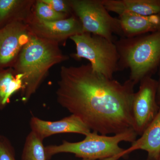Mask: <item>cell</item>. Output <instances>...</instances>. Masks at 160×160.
Returning <instances> with one entry per match:
<instances>
[{
	"label": "cell",
	"instance_id": "cell-18",
	"mask_svg": "<svg viewBox=\"0 0 160 160\" xmlns=\"http://www.w3.org/2000/svg\"><path fill=\"white\" fill-rule=\"evenodd\" d=\"M0 160H16L11 143L6 138L0 135Z\"/></svg>",
	"mask_w": 160,
	"mask_h": 160
},
{
	"label": "cell",
	"instance_id": "cell-3",
	"mask_svg": "<svg viewBox=\"0 0 160 160\" xmlns=\"http://www.w3.org/2000/svg\"><path fill=\"white\" fill-rule=\"evenodd\" d=\"M119 55L118 71L129 69V79L136 85L151 77L160 64V30L114 41Z\"/></svg>",
	"mask_w": 160,
	"mask_h": 160
},
{
	"label": "cell",
	"instance_id": "cell-8",
	"mask_svg": "<svg viewBox=\"0 0 160 160\" xmlns=\"http://www.w3.org/2000/svg\"><path fill=\"white\" fill-rule=\"evenodd\" d=\"M28 18L12 20L0 29V68H4L17 59L32 32Z\"/></svg>",
	"mask_w": 160,
	"mask_h": 160
},
{
	"label": "cell",
	"instance_id": "cell-16",
	"mask_svg": "<svg viewBox=\"0 0 160 160\" xmlns=\"http://www.w3.org/2000/svg\"><path fill=\"white\" fill-rule=\"evenodd\" d=\"M43 141L31 131L25 141L22 160H47Z\"/></svg>",
	"mask_w": 160,
	"mask_h": 160
},
{
	"label": "cell",
	"instance_id": "cell-9",
	"mask_svg": "<svg viewBox=\"0 0 160 160\" xmlns=\"http://www.w3.org/2000/svg\"><path fill=\"white\" fill-rule=\"evenodd\" d=\"M27 22L33 34L58 43L84 32L81 22L73 14L64 19L46 22L37 18L31 12Z\"/></svg>",
	"mask_w": 160,
	"mask_h": 160
},
{
	"label": "cell",
	"instance_id": "cell-7",
	"mask_svg": "<svg viewBox=\"0 0 160 160\" xmlns=\"http://www.w3.org/2000/svg\"><path fill=\"white\" fill-rule=\"evenodd\" d=\"M158 81L147 77L140 82L138 90L134 92L132 106L133 127L141 136L152 122L159 110L157 101Z\"/></svg>",
	"mask_w": 160,
	"mask_h": 160
},
{
	"label": "cell",
	"instance_id": "cell-10",
	"mask_svg": "<svg viewBox=\"0 0 160 160\" xmlns=\"http://www.w3.org/2000/svg\"><path fill=\"white\" fill-rule=\"evenodd\" d=\"M30 126L31 131L43 141L52 135L60 133H78L86 136L91 132L89 127L73 114L53 122L32 116L30 120Z\"/></svg>",
	"mask_w": 160,
	"mask_h": 160
},
{
	"label": "cell",
	"instance_id": "cell-1",
	"mask_svg": "<svg viewBox=\"0 0 160 160\" xmlns=\"http://www.w3.org/2000/svg\"><path fill=\"white\" fill-rule=\"evenodd\" d=\"M56 91L60 106L90 130L107 135L133 129L132 106L135 85L121 83L96 72L90 64L61 67Z\"/></svg>",
	"mask_w": 160,
	"mask_h": 160
},
{
	"label": "cell",
	"instance_id": "cell-15",
	"mask_svg": "<svg viewBox=\"0 0 160 160\" xmlns=\"http://www.w3.org/2000/svg\"><path fill=\"white\" fill-rule=\"evenodd\" d=\"M33 1L0 0V25L15 16L16 18H26L31 13Z\"/></svg>",
	"mask_w": 160,
	"mask_h": 160
},
{
	"label": "cell",
	"instance_id": "cell-2",
	"mask_svg": "<svg viewBox=\"0 0 160 160\" xmlns=\"http://www.w3.org/2000/svg\"><path fill=\"white\" fill-rule=\"evenodd\" d=\"M69 59L60 49L58 43L39 37L32 32L15 65L16 72L23 75L22 101H29L52 67Z\"/></svg>",
	"mask_w": 160,
	"mask_h": 160
},
{
	"label": "cell",
	"instance_id": "cell-19",
	"mask_svg": "<svg viewBox=\"0 0 160 160\" xmlns=\"http://www.w3.org/2000/svg\"><path fill=\"white\" fill-rule=\"evenodd\" d=\"M55 11L60 13L72 15L71 6L69 1L66 0H42Z\"/></svg>",
	"mask_w": 160,
	"mask_h": 160
},
{
	"label": "cell",
	"instance_id": "cell-20",
	"mask_svg": "<svg viewBox=\"0 0 160 160\" xmlns=\"http://www.w3.org/2000/svg\"><path fill=\"white\" fill-rule=\"evenodd\" d=\"M125 154H120L118 155L112 157H109L106 158L102 159L100 160H118L120 158L125 156Z\"/></svg>",
	"mask_w": 160,
	"mask_h": 160
},
{
	"label": "cell",
	"instance_id": "cell-5",
	"mask_svg": "<svg viewBox=\"0 0 160 160\" xmlns=\"http://www.w3.org/2000/svg\"><path fill=\"white\" fill-rule=\"evenodd\" d=\"M75 43L76 52L72 55L75 59H86L96 72L113 79L118 71L119 55L114 42L99 36L84 32L70 38Z\"/></svg>",
	"mask_w": 160,
	"mask_h": 160
},
{
	"label": "cell",
	"instance_id": "cell-14",
	"mask_svg": "<svg viewBox=\"0 0 160 160\" xmlns=\"http://www.w3.org/2000/svg\"><path fill=\"white\" fill-rule=\"evenodd\" d=\"M23 75L14 69L0 70V109L9 102L11 97L23 87Z\"/></svg>",
	"mask_w": 160,
	"mask_h": 160
},
{
	"label": "cell",
	"instance_id": "cell-11",
	"mask_svg": "<svg viewBox=\"0 0 160 160\" xmlns=\"http://www.w3.org/2000/svg\"><path fill=\"white\" fill-rule=\"evenodd\" d=\"M123 37L129 38L160 30V14L151 16L124 13L119 15Z\"/></svg>",
	"mask_w": 160,
	"mask_h": 160
},
{
	"label": "cell",
	"instance_id": "cell-21",
	"mask_svg": "<svg viewBox=\"0 0 160 160\" xmlns=\"http://www.w3.org/2000/svg\"><path fill=\"white\" fill-rule=\"evenodd\" d=\"M157 101L158 105H160V79L158 81V87L157 93Z\"/></svg>",
	"mask_w": 160,
	"mask_h": 160
},
{
	"label": "cell",
	"instance_id": "cell-17",
	"mask_svg": "<svg viewBox=\"0 0 160 160\" xmlns=\"http://www.w3.org/2000/svg\"><path fill=\"white\" fill-rule=\"evenodd\" d=\"M33 14L39 19L46 22H53L67 18L72 15L60 13L55 11L42 0L36 1Z\"/></svg>",
	"mask_w": 160,
	"mask_h": 160
},
{
	"label": "cell",
	"instance_id": "cell-22",
	"mask_svg": "<svg viewBox=\"0 0 160 160\" xmlns=\"http://www.w3.org/2000/svg\"><path fill=\"white\" fill-rule=\"evenodd\" d=\"M94 160L92 159H82V160Z\"/></svg>",
	"mask_w": 160,
	"mask_h": 160
},
{
	"label": "cell",
	"instance_id": "cell-6",
	"mask_svg": "<svg viewBox=\"0 0 160 160\" xmlns=\"http://www.w3.org/2000/svg\"><path fill=\"white\" fill-rule=\"evenodd\" d=\"M72 12L81 22L84 32L114 42L113 34L123 37L118 18L109 14L102 0H69Z\"/></svg>",
	"mask_w": 160,
	"mask_h": 160
},
{
	"label": "cell",
	"instance_id": "cell-4",
	"mask_svg": "<svg viewBox=\"0 0 160 160\" xmlns=\"http://www.w3.org/2000/svg\"><path fill=\"white\" fill-rule=\"evenodd\" d=\"M138 135L134 129H129L112 136L99 135L93 132L86 136L82 141L70 142L64 140L59 145H50L45 147L47 160L60 153H71L82 159L96 160L102 159L120 154H129L127 149L121 148L122 142L132 143Z\"/></svg>",
	"mask_w": 160,
	"mask_h": 160
},
{
	"label": "cell",
	"instance_id": "cell-23",
	"mask_svg": "<svg viewBox=\"0 0 160 160\" xmlns=\"http://www.w3.org/2000/svg\"><path fill=\"white\" fill-rule=\"evenodd\" d=\"M159 160H160V157L159 158Z\"/></svg>",
	"mask_w": 160,
	"mask_h": 160
},
{
	"label": "cell",
	"instance_id": "cell-12",
	"mask_svg": "<svg viewBox=\"0 0 160 160\" xmlns=\"http://www.w3.org/2000/svg\"><path fill=\"white\" fill-rule=\"evenodd\" d=\"M109 12L151 16L160 14V0H102Z\"/></svg>",
	"mask_w": 160,
	"mask_h": 160
},
{
	"label": "cell",
	"instance_id": "cell-13",
	"mask_svg": "<svg viewBox=\"0 0 160 160\" xmlns=\"http://www.w3.org/2000/svg\"><path fill=\"white\" fill-rule=\"evenodd\" d=\"M145 150L148 152L147 160H159L160 157V107L152 122L141 135L127 149L129 153L135 150Z\"/></svg>",
	"mask_w": 160,
	"mask_h": 160
}]
</instances>
